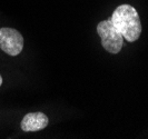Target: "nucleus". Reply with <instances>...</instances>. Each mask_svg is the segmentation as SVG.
<instances>
[{"label":"nucleus","mask_w":148,"mask_h":139,"mask_svg":"<svg viewBox=\"0 0 148 139\" xmlns=\"http://www.w3.org/2000/svg\"><path fill=\"white\" fill-rule=\"evenodd\" d=\"M110 20L128 42H134L140 37L141 22L138 12L133 6L127 3L120 5L112 12Z\"/></svg>","instance_id":"nucleus-1"},{"label":"nucleus","mask_w":148,"mask_h":139,"mask_svg":"<svg viewBox=\"0 0 148 139\" xmlns=\"http://www.w3.org/2000/svg\"><path fill=\"white\" fill-rule=\"evenodd\" d=\"M97 34L100 37L101 46L106 51L110 53H118L124 45V37L114 27L111 20H103L97 26Z\"/></svg>","instance_id":"nucleus-2"},{"label":"nucleus","mask_w":148,"mask_h":139,"mask_svg":"<svg viewBox=\"0 0 148 139\" xmlns=\"http://www.w3.org/2000/svg\"><path fill=\"white\" fill-rule=\"evenodd\" d=\"M0 49L9 56H18L23 49V37L14 28H0Z\"/></svg>","instance_id":"nucleus-3"},{"label":"nucleus","mask_w":148,"mask_h":139,"mask_svg":"<svg viewBox=\"0 0 148 139\" xmlns=\"http://www.w3.org/2000/svg\"><path fill=\"white\" fill-rule=\"evenodd\" d=\"M48 123H49L48 117L44 112L36 111V112H29L22 118L20 127L22 131L35 132L45 129L48 126Z\"/></svg>","instance_id":"nucleus-4"},{"label":"nucleus","mask_w":148,"mask_h":139,"mask_svg":"<svg viewBox=\"0 0 148 139\" xmlns=\"http://www.w3.org/2000/svg\"><path fill=\"white\" fill-rule=\"evenodd\" d=\"M2 76H1V75H0V87H1V85H2Z\"/></svg>","instance_id":"nucleus-5"}]
</instances>
